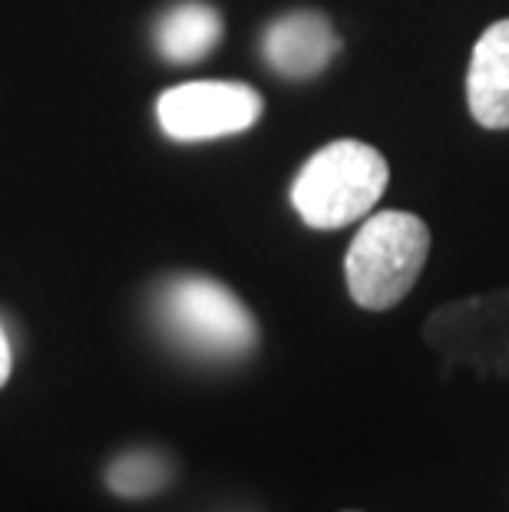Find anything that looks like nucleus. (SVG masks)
I'll use <instances>...</instances> for the list:
<instances>
[{
	"mask_svg": "<svg viewBox=\"0 0 509 512\" xmlns=\"http://www.w3.org/2000/svg\"><path fill=\"white\" fill-rule=\"evenodd\" d=\"M172 483V463L156 450H129L106 466V486L123 499H149Z\"/></svg>",
	"mask_w": 509,
	"mask_h": 512,
	"instance_id": "9",
	"label": "nucleus"
},
{
	"mask_svg": "<svg viewBox=\"0 0 509 512\" xmlns=\"http://www.w3.org/2000/svg\"><path fill=\"white\" fill-rule=\"evenodd\" d=\"M10 380V341H7V331L0 324V387Z\"/></svg>",
	"mask_w": 509,
	"mask_h": 512,
	"instance_id": "10",
	"label": "nucleus"
},
{
	"mask_svg": "<svg viewBox=\"0 0 509 512\" xmlns=\"http://www.w3.org/2000/svg\"><path fill=\"white\" fill-rule=\"evenodd\" d=\"M424 341L447 370L470 367L480 377L509 380V288L443 304L427 318Z\"/></svg>",
	"mask_w": 509,
	"mask_h": 512,
	"instance_id": "4",
	"label": "nucleus"
},
{
	"mask_svg": "<svg viewBox=\"0 0 509 512\" xmlns=\"http://www.w3.org/2000/svg\"><path fill=\"white\" fill-rule=\"evenodd\" d=\"M467 106L483 129H509V17L490 24L473 43Z\"/></svg>",
	"mask_w": 509,
	"mask_h": 512,
	"instance_id": "7",
	"label": "nucleus"
},
{
	"mask_svg": "<svg viewBox=\"0 0 509 512\" xmlns=\"http://www.w3.org/2000/svg\"><path fill=\"white\" fill-rule=\"evenodd\" d=\"M162 328L192 354L232 361L258 344L252 311L215 278L179 275L162 285L156 298Z\"/></svg>",
	"mask_w": 509,
	"mask_h": 512,
	"instance_id": "3",
	"label": "nucleus"
},
{
	"mask_svg": "<svg viewBox=\"0 0 509 512\" xmlns=\"http://www.w3.org/2000/svg\"><path fill=\"white\" fill-rule=\"evenodd\" d=\"M430 255V228L414 212H374L344 255V278L357 308L391 311L414 291Z\"/></svg>",
	"mask_w": 509,
	"mask_h": 512,
	"instance_id": "2",
	"label": "nucleus"
},
{
	"mask_svg": "<svg viewBox=\"0 0 509 512\" xmlns=\"http://www.w3.org/2000/svg\"><path fill=\"white\" fill-rule=\"evenodd\" d=\"M391 179L387 159L357 139H338L318 149L291 182V205L301 222L318 232L344 228L381 202Z\"/></svg>",
	"mask_w": 509,
	"mask_h": 512,
	"instance_id": "1",
	"label": "nucleus"
},
{
	"mask_svg": "<svg viewBox=\"0 0 509 512\" xmlns=\"http://www.w3.org/2000/svg\"><path fill=\"white\" fill-rule=\"evenodd\" d=\"M162 133L179 143H202L245 133L262 116V96L232 80H202L172 86L156 100Z\"/></svg>",
	"mask_w": 509,
	"mask_h": 512,
	"instance_id": "5",
	"label": "nucleus"
},
{
	"mask_svg": "<svg viewBox=\"0 0 509 512\" xmlns=\"http://www.w3.org/2000/svg\"><path fill=\"white\" fill-rule=\"evenodd\" d=\"M341 40L334 34L331 20L318 10H295L278 17L262 37L265 63L288 80H308L318 76L338 57Z\"/></svg>",
	"mask_w": 509,
	"mask_h": 512,
	"instance_id": "6",
	"label": "nucleus"
},
{
	"mask_svg": "<svg viewBox=\"0 0 509 512\" xmlns=\"http://www.w3.org/2000/svg\"><path fill=\"white\" fill-rule=\"evenodd\" d=\"M219 40L222 17L212 4H202V0H182V4L169 7L156 27L159 53L172 63H196L209 57Z\"/></svg>",
	"mask_w": 509,
	"mask_h": 512,
	"instance_id": "8",
	"label": "nucleus"
}]
</instances>
